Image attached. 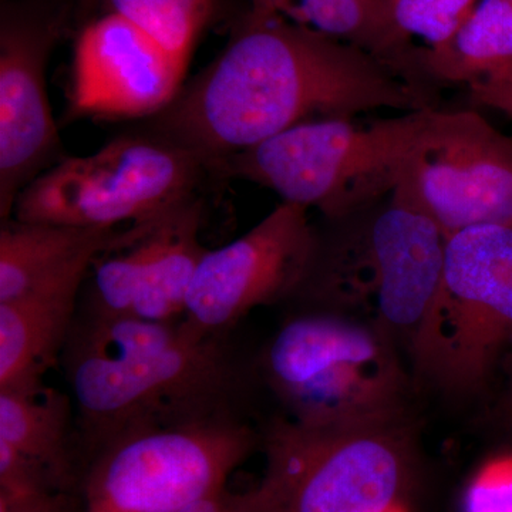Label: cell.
<instances>
[{"instance_id": "cell-1", "label": "cell", "mask_w": 512, "mask_h": 512, "mask_svg": "<svg viewBox=\"0 0 512 512\" xmlns=\"http://www.w3.org/2000/svg\"><path fill=\"white\" fill-rule=\"evenodd\" d=\"M376 110H431L399 77L295 20L244 19L237 33L147 130L195 154L217 180L229 157L306 121Z\"/></svg>"}, {"instance_id": "cell-2", "label": "cell", "mask_w": 512, "mask_h": 512, "mask_svg": "<svg viewBox=\"0 0 512 512\" xmlns=\"http://www.w3.org/2000/svg\"><path fill=\"white\" fill-rule=\"evenodd\" d=\"M232 336L208 335L185 318L150 322L77 312L60 365L86 461L130 430L248 420L255 360H244Z\"/></svg>"}, {"instance_id": "cell-3", "label": "cell", "mask_w": 512, "mask_h": 512, "mask_svg": "<svg viewBox=\"0 0 512 512\" xmlns=\"http://www.w3.org/2000/svg\"><path fill=\"white\" fill-rule=\"evenodd\" d=\"M392 336L339 308L303 303L255 357L282 416L309 429L403 423L406 373Z\"/></svg>"}, {"instance_id": "cell-4", "label": "cell", "mask_w": 512, "mask_h": 512, "mask_svg": "<svg viewBox=\"0 0 512 512\" xmlns=\"http://www.w3.org/2000/svg\"><path fill=\"white\" fill-rule=\"evenodd\" d=\"M430 111L370 124L306 121L229 157L217 180L249 181L330 221L346 220L396 190Z\"/></svg>"}, {"instance_id": "cell-5", "label": "cell", "mask_w": 512, "mask_h": 512, "mask_svg": "<svg viewBox=\"0 0 512 512\" xmlns=\"http://www.w3.org/2000/svg\"><path fill=\"white\" fill-rule=\"evenodd\" d=\"M265 470L244 494L251 512H387L406 503L414 454L403 423L319 430L286 417L261 430Z\"/></svg>"}, {"instance_id": "cell-6", "label": "cell", "mask_w": 512, "mask_h": 512, "mask_svg": "<svg viewBox=\"0 0 512 512\" xmlns=\"http://www.w3.org/2000/svg\"><path fill=\"white\" fill-rule=\"evenodd\" d=\"M210 171L191 151L153 131L123 134L86 157H66L20 192L23 222L123 227L200 195Z\"/></svg>"}, {"instance_id": "cell-7", "label": "cell", "mask_w": 512, "mask_h": 512, "mask_svg": "<svg viewBox=\"0 0 512 512\" xmlns=\"http://www.w3.org/2000/svg\"><path fill=\"white\" fill-rule=\"evenodd\" d=\"M258 446L248 420L127 431L87 458L80 512H180L224 490Z\"/></svg>"}, {"instance_id": "cell-8", "label": "cell", "mask_w": 512, "mask_h": 512, "mask_svg": "<svg viewBox=\"0 0 512 512\" xmlns=\"http://www.w3.org/2000/svg\"><path fill=\"white\" fill-rule=\"evenodd\" d=\"M511 342L512 227L451 235L426 375L456 392H476Z\"/></svg>"}, {"instance_id": "cell-9", "label": "cell", "mask_w": 512, "mask_h": 512, "mask_svg": "<svg viewBox=\"0 0 512 512\" xmlns=\"http://www.w3.org/2000/svg\"><path fill=\"white\" fill-rule=\"evenodd\" d=\"M399 185L447 238L512 227V138L474 111L431 110Z\"/></svg>"}, {"instance_id": "cell-10", "label": "cell", "mask_w": 512, "mask_h": 512, "mask_svg": "<svg viewBox=\"0 0 512 512\" xmlns=\"http://www.w3.org/2000/svg\"><path fill=\"white\" fill-rule=\"evenodd\" d=\"M318 249L308 208L282 201L247 234L205 254L184 318L208 335H234L256 308L298 296Z\"/></svg>"}, {"instance_id": "cell-11", "label": "cell", "mask_w": 512, "mask_h": 512, "mask_svg": "<svg viewBox=\"0 0 512 512\" xmlns=\"http://www.w3.org/2000/svg\"><path fill=\"white\" fill-rule=\"evenodd\" d=\"M53 0H3L0 9V215L12 218L20 192L63 160L47 97L46 69L62 37Z\"/></svg>"}, {"instance_id": "cell-12", "label": "cell", "mask_w": 512, "mask_h": 512, "mask_svg": "<svg viewBox=\"0 0 512 512\" xmlns=\"http://www.w3.org/2000/svg\"><path fill=\"white\" fill-rule=\"evenodd\" d=\"M447 237L403 187L387 198L360 242L363 293L375 322L426 373L443 288Z\"/></svg>"}, {"instance_id": "cell-13", "label": "cell", "mask_w": 512, "mask_h": 512, "mask_svg": "<svg viewBox=\"0 0 512 512\" xmlns=\"http://www.w3.org/2000/svg\"><path fill=\"white\" fill-rule=\"evenodd\" d=\"M185 73L143 30L106 12L84 26L74 45L70 114L151 119L173 103Z\"/></svg>"}, {"instance_id": "cell-14", "label": "cell", "mask_w": 512, "mask_h": 512, "mask_svg": "<svg viewBox=\"0 0 512 512\" xmlns=\"http://www.w3.org/2000/svg\"><path fill=\"white\" fill-rule=\"evenodd\" d=\"M127 227L23 222L0 229V303L59 286L84 284L97 258L126 241Z\"/></svg>"}, {"instance_id": "cell-15", "label": "cell", "mask_w": 512, "mask_h": 512, "mask_svg": "<svg viewBox=\"0 0 512 512\" xmlns=\"http://www.w3.org/2000/svg\"><path fill=\"white\" fill-rule=\"evenodd\" d=\"M288 16L362 50L439 110L444 87L430 72L427 47L417 45L389 9L373 0H296Z\"/></svg>"}, {"instance_id": "cell-16", "label": "cell", "mask_w": 512, "mask_h": 512, "mask_svg": "<svg viewBox=\"0 0 512 512\" xmlns=\"http://www.w3.org/2000/svg\"><path fill=\"white\" fill-rule=\"evenodd\" d=\"M0 443L46 468L62 490L79 491L86 458L70 393L45 382L0 390Z\"/></svg>"}, {"instance_id": "cell-17", "label": "cell", "mask_w": 512, "mask_h": 512, "mask_svg": "<svg viewBox=\"0 0 512 512\" xmlns=\"http://www.w3.org/2000/svg\"><path fill=\"white\" fill-rule=\"evenodd\" d=\"M84 284L0 303V390L35 387L60 363Z\"/></svg>"}, {"instance_id": "cell-18", "label": "cell", "mask_w": 512, "mask_h": 512, "mask_svg": "<svg viewBox=\"0 0 512 512\" xmlns=\"http://www.w3.org/2000/svg\"><path fill=\"white\" fill-rule=\"evenodd\" d=\"M202 218L204 200L200 195L165 212L130 318L150 322L184 318L192 281L202 258L210 251L200 238Z\"/></svg>"}, {"instance_id": "cell-19", "label": "cell", "mask_w": 512, "mask_h": 512, "mask_svg": "<svg viewBox=\"0 0 512 512\" xmlns=\"http://www.w3.org/2000/svg\"><path fill=\"white\" fill-rule=\"evenodd\" d=\"M427 62L443 87L470 86L481 77L511 66V0H480L447 42L427 47Z\"/></svg>"}, {"instance_id": "cell-20", "label": "cell", "mask_w": 512, "mask_h": 512, "mask_svg": "<svg viewBox=\"0 0 512 512\" xmlns=\"http://www.w3.org/2000/svg\"><path fill=\"white\" fill-rule=\"evenodd\" d=\"M117 13L150 36L175 62L187 67L201 33L211 22L218 0H104Z\"/></svg>"}, {"instance_id": "cell-21", "label": "cell", "mask_w": 512, "mask_h": 512, "mask_svg": "<svg viewBox=\"0 0 512 512\" xmlns=\"http://www.w3.org/2000/svg\"><path fill=\"white\" fill-rule=\"evenodd\" d=\"M480 0H392L397 25L427 47L447 42Z\"/></svg>"}, {"instance_id": "cell-22", "label": "cell", "mask_w": 512, "mask_h": 512, "mask_svg": "<svg viewBox=\"0 0 512 512\" xmlns=\"http://www.w3.org/2000/svg\"><path fill=\"white\" fill-rule=\"evenodd\" d=\"M464 512H512V454L488 460L464 497Z\"/></svg>"}, {"instance_id": "cell-23", "label": "cell", "mask_w": 512, "mask_h": 512, "mask_svg": "<svg viewBox=\"0 0 512 512\" xmlns=\"http://www.w3.org/2000/svg\"><path fill=\"white\" fill-rule=\"evenodd\" d=\"M0 512H80V498L70 491L0 493Z\"/></svg>"}, {"instance_id": "cell-24", "label": "cell", "mask_w": 512, "mask_h": 512, "mask_svg": "<svg viewBox=\"0 0 512 512\" xmlns=\"http://www.w3.org/2000/svg\"><path fill=\"white\" fill-rule=\"evenodd\" d=\"M467 87L470 99L476 106L497 110L512 117V64L481 77Z\"/></svg>"}, {"instance_id": "cell-25", "label": "cell", "mask_w": 512, "mask_h": 512, "mask_svg": "<svg viewBox=\"0 0 512 512\" xmlns=\"http://www.w3.org/2000/svg\"><path fill=\"white\" fill-rule=\"evenodd\" d=\"M296 0H251V9L245 16L249 22L261 23L288 16Z\"/></svg>"}, {"instance_id": "cell-26", "label": "cell", "mask_w": 512, "mask_h": 512, "mask_svg": "<svg viewBox=\"0 0 512 512\" xmlns=\"http://www.w3.org/2000/svg\"><path fill=\"white\" fill-rule=\"evenodd\" d=\"M505 410H507L508 416L512 419V379L510 389H508L507 399H505Z\"/></svg>"}, {"instance_id": "cell-27", "label": "cell", "mask_w": 512, "mask_h": 512, "mask_svg": "<svg viewBox=\"0 0 512 512\" xmlns=\"http://www.w3.org/2000/svg\"><path fill=\"white\" fill-rule=\"evenodd\" d=\"M387 512H409V510H407L406 503H402L396 505V507H393L392 510H389Z\"/></svg>"}, {"instance_id": "cell-28", "label": "cell", "mask_w": 512, "mask_h": 512, "mask_svg": "<svg viewBox=\"0 0 512 512\" xmlns=\"http://www.w3.org/2000/svg\"><path fill=\"white\" fill-rule=\"evenodd\" d=\"M511 2H512V0H511Z\"/></svg>"}]
</instances>
